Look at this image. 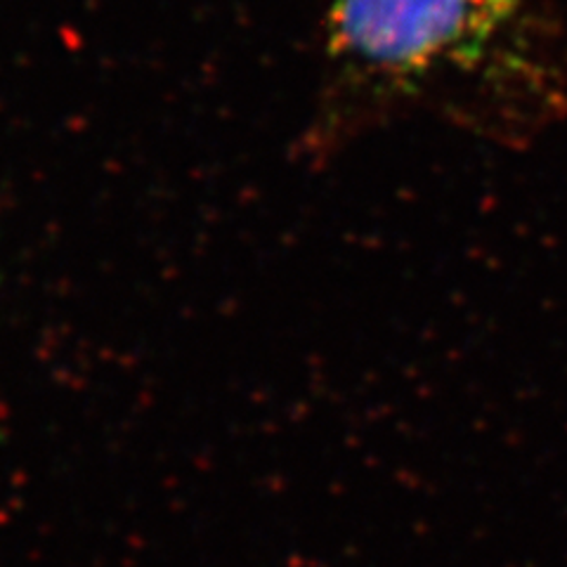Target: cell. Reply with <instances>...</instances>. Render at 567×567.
Masks as SVG:
<instances>
[{
  "label": "cell",
  "instance_id": "6da1fadb",
  "mask_svg": "<svg viewBox=\"0 0 567 567\" xmlns=\"http://www.w3.org/2000/svg\"><path fill=\"white\" fill-rule=\"evenodd\" d=\"M523 0H331L333 55L400 97H440L452 118L525 150L567 118V85L518 39Z\"/></svg>",
  "mask_w": 567,
  "mask_h": 567
}]
</instances>
